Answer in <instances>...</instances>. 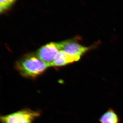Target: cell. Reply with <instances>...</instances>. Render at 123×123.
Listing matches in <instances>:
<instances>
[{
	"label": "cell",
	"mask_w": 123,
	"mask_h": 123,
	"mask_svg": "<svg viewBox=\"0 0 123 123\" xmlns=\"http://www.w3.org/2000/svg\"><path fill=\"white\" fill-rule=\"evenodd\" d=\"M100 123H120V119L117 112L112 108H109L99 117Z\"/></svg>",
	"instance_id": "obj_6"
},
{
	"label": "cell",
	"mask_w": 123,
	"mask_h": 123,
	"mask_svg": "<svg viewBox=\"0 0 123 123\" xmlns=\"http://www.w3.org/2000/svg\"><path fill=\"white\" fill-rule=\"evenodd\" d=\"M18 0H0L1 14L4 13L10 9Z\"/></svg>",
	"instance_id": "obj_7"
},
{
	"label": "cell",
	"mask_w": 123,
	"mask_h": 123,
	"mask_svg": "<svg viewBox=\"0 0 123 123\" xmlns=\"http://www.w3.org/2000/svg\"><path fill=\"white\" fill-rule=\"evenodd\" d=\"M49 65L43 61L36 54L25 55L17 62L15 68L20 75L26 78L35 79L43 74Z\"/></svg>",
	"instance_id": "obj_1"
},
{
	"label": "cell",
	"mask_w": 123,
	"mask_h": 123,
	"mask_svg": "<svg viewBox=\"0 0 123 123\" xmlns=\"http://www.w3.org/2000/svg\"><path fill=\"white\" fill-rule=\"evenodd\" d=\"M79 38L76 37L60 42L61 50L70 55L80 58L85 53L96 47V44L89 47L83 46L78 42Z\"/></svg>",
	"instance_id": "obj_3"
},
{
	"label": "cell",
	"mask_w": 123,
	"mask_h": 123,
	"mask_svg": "<svg viewBox=\"0 0 123 123\" xmlns=\"http://www.w3.org/2000/svg\"><path fill=\"white\" fill-rule=\"evenodd\" d=\"M79 57L70 55L63 50H60L56 56L51 64V66L60 67L65 66L69 64L78 61Z\"/></svg>",
	"instance_id": "obj_5"
},
{
	"label": "cell",
	"mask_w": 123,
	"mask_h": 123,
	"mask_svg": "<svg viewBox=\"0 0 123 123\" xmlns=\"http://www.w3.org/2000/svg\"><path fill=\"white\" fill-rule=\"evenodd\" d=\"M60 50V42H51L42 46L36 54L40 59L51 66L56 56Z\"/></svg>",
	"instance_id": "obj_4"
},
{
	"label": "cell",
	"mask_w": 123,
	"mask_h": 123,
	"mask_svg": "<svg viewBox=\"0 0 123 123\" xmlns=\"http://www.w3.org/2000/svg\"><path fill=\"white\" fill-rule=\"evenodd\" d=\"M39 111H35L24 108L8 114L1 115V123H34L41 116Z\"/></svg>",
	"instance_id": "obj_2"
}]
</instances>
